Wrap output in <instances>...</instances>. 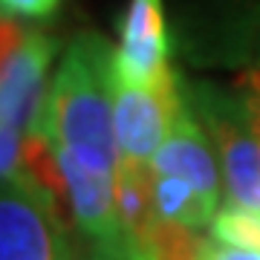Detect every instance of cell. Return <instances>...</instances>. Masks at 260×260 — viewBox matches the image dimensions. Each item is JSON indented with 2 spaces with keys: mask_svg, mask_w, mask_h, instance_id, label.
<instances>
[{
  "mask_svg": "<svg viewBox=\"0 0 260 260\" xmlns=\"http://www.w3.org/2000/svg\"><path fill=\"white\" fill-rule=\"evenodd\" d=\"M116 47L95 32H78L61 52L32 133L70 150L78 162L116 179L119 150L113 127Z\"/></svg>",
  "mask_w": 260,
  "mask_h": 260,
  "instance_id": "obj_1",
  "label": "cell"
},
{
  "mask_svg": "<svg viewBox=\"0 0 260 260\" xmlns=\"http://www.w3.org/2000/svg\"><path fill=\"white\" fill-rule=\"evenodd\" d=\"M58 55V38L44 29L20 26L3 15V58H0V174L20 177L26 168V142L38 124L47 99L49 64Z\"/></svg>",
  "mask_w": 260,
  "mask_h": 260,
  "instance_id": "obj_2",
  "label": "cell"
},
{
  "mask_svg": "<svg viewBox=\"0 0 260 260\" xmlns=\"http://www.w3.org/2000/svg\"><path fill=\"white\" fill-rule=\"evenodd\" d=\"M182 93L217 148L229 203L260 214V127L243 87L182 78Z\"/></svg>",
  "mask_w": 260,
  "mask_h": 260,
  "instance_id": "obj_3",
  "label": "cell"
},
{
  "mask_svg": "<svg viewBox=\"0 0 260 260\" xmlns=\"http://www.w3.org/2000/svg\"><path fill=\"white\" fill-rule=\"evenodd\" d=\"M32 136L41 142L44 159L38 162V168H29V171L49 188H58V182H61V194L67 197V203L73 208L78 229L102 249L124 251V254L139 257V251L133 249V243H130L127 232L119 220L116 179L87 168L61 145H52L38 133H32Z\"/></svg>",
  "mask_w": 260,
  "mask_h": 260,
  "instance_id": "obj_4",
  "label": "cell"
},
{
  "mask_svg": "<svg viewBox=\"0 0 260 260\" xmlns=\"http://www.w3.org/2000/svg\"><path fill=\"white\" fill-rule=\"evenodd\" d=\"M182 104V78L174 67L148 84L113 73V127L119 168H150Z\"/></svg>",
  "mask_w": 260,
  "mask_h": 260,
  "instance_id": "obj_5",
  "label": "cell"
},
{
  "mask_svg": "<svg viewBox=\"0 0 260 260\" xmlns=\"http://www.w3.org/2000/svg\"><path fill=\"white\" fill-rule=\"evenodd\" d=\"M58 200L32 171L3 179L0 197V260H67Z\"/></svg>",
  "mask_w": 260,
  "mask_h": 260,
  "instance_id": "obj_6",
  "label": "cell"
},
{
  "mask_svg": "<svg viewBox=\"0 0 260 260\" xmlns=\"http://www.w3.org/2000/svg\"><path fill=\"white\" fill-rule=\"evenodd\" d=\"M168 70H171V38L162 0H130L121 18L113 73L127 81L148 84Z\"/></svg>",
  "mask_w": 260,
  "mask_h": 260,
  "instance_id": "obj_7",
  "label": "cell"
},
{
  "mask_svg": "<svg viewBox=\"0 0 260 260\" xmlns=\"http://www.w3.org/2000/svg\"><path fill=\"white\" fill-rule=\"evenodd\" d=\"M214 142L208 139L205 127L194 116L185 93L179 104L174 124L168 130L165 142L159 145L156 156L150 162L153 174H165V177H179L200 188L205 197H211L220 203V171H217V156H214Z\"/></svg>",
  "mask_w": 260,
  "mask_h": 260,
  "instance_id": "obj_8",
  "label": "cell"
},
{
  "mask_svg": "<svg viewBox=\"0 0 260 260\" xmlns=\"http://www.w3.org/2000/svg\"><path fill=\"white\" fill-rule=\"evenodd\" d=\"M153 200H156V211L165 220L197 229V232L211 225L214 214L220 208L217 200L205 197L191 182L179 177H165V174H153Z\"/></svg>",
  "mask_w": 260,
  "mask_h": 260,
  "instance_id": "obj_9",
  "label": "cell"
},
{
  "mask_svg": "<svg viewBox=\"0 0 260 260\" xmlns=\"http://www.w3.org/2000/svg\"><path fill=\"white\" fill-rule=\"evenodd\" d=\"M200 260H260V249H249V246H234V243H223L208 237L203 246Z\"/></svg>",
  "mask_w": 260,
  "mask_h": 260,
  "instance_id": "obj_10",
  "label": "cell"
},
{
  "mask_svg": "<svg viewBox=\"0 0 260 260\" xmlns=\"http://www.w3.org/2000/svg\"><path fill=\"white\" fill-rule=\"evenodd\" d=\"M3 3V15L9 18H49L58 9L61 0H0Z\"/></svg>",
  "mask_w": 260,
  "mask_h": 260,
  "instance_id": "obj_11",
  "label": "cell"
},
{
  "mask_svg": "<svg viewBox=\"0 0 260 260\" xmlns=\"http://www.w3.org/2000/svg\"><path fill=\"white\" fill-rule=\"evenodd\" d=\"M243 3V32L260 55V0H240Z\"/></svg>",
  "mask_w": 260,
  "mask_h": 260,
  "instance_id": "obj_12",
  "label": "cell"
},
{
  "mask_svg": "<svg viewBox=\"0 0 260 260\" xmlns=\"http://www.w3.org/2000/svg\"><path fill=\"white\" fill-rule=\"evenodd\" d=\"M240 87L246 93V99H249L251 110H254V119H257V127H260V67H254V70H249L243 75Z\"/></svg>",
  "mask_w": 260,
  "mask_h": 260,
  "instance_id": "obj_13",
  "label": "cell"
},
{
  "mask_svg": "<svg viewBox=\"0 0 260 260\" xmlns=\"http://www.w3.org/2000/svg\"><path fill=\"white\" fill-rule=\"evenodd\" d=\"M87 260H139L136 254H124V251H113V249H102V246H95L93 254Z\"/></svg>",
  "mask_w": 260,
  "mask_h": 260,
  "instance_id": "obj_14",
  "label": "cell"
}]
</instances>
